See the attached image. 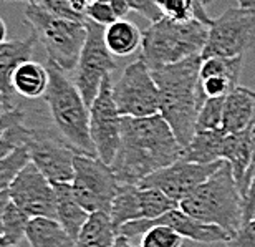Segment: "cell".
<instances>
[{
	"label": "cell",
	"mask_w": 255,
	"mask_h": 247,
	"mask_svg": "<svg viewBox=\"0 0 255 247\" xmlns=\"http://www.w3.org/2000/svg\"><path fill=\"white\" fill-rule=\"evenodd\" d=\"M184 146L161 115L123 116L121 143L111 169L121 184L137 186L149 174L181 159Z\"/></svg>",
	"instance_id": "6da1fadb"
},
{
	"label": "cell",
	"mask_w": 255,
	"mask_h": 247,
	"mask_svg": "<svg viewBox=\"0 0 255 247\" xmlns=\"http://www.w3.org/2000/svg\"><path fill=\"white\" fill-rule=\"evenodd\" d=\"M202 56L196 55L179 63L151 70L159 88V115L164 118L182 146L197 133V116L206 101L201 86Z\"/></svg>",
	"instance_id": "7a4b0ae2"
},
{
	"label": "cell",
	"mask_w": 255,
	"mask_h": 247,
	"mask_svg": "<svg viewBox=\"0 0 255 247\" xmlns=\"http://www.w3.org/2000/svg\"><path fill=\"white\" fill-rule=\"evenodd\" d=\"M179 208L204 224L222 228L234 236L244 224V198L227 161L202 183Z\"/></svg>",
	"instance_id": "3957f363"
},
{
	"label": "cell",
	"mask_w": 255,
	"mask_h": 247,
	"mask_svg": "<svg viewBox=\"0 0 255 247\" xmlns=\"http://www.w3.org/2000/svg\"><path fill=\"white\" fill-rule=\"evenodd\" d=\"M207 37L209 25L201 20H172L162 17L142 30L139 58L151 70L179 63L191 56L201 55Z\"/></svg>",
	"instance_id": "277c9868"
},
{
	"label": "cell",
	"mask_w": 255,
	"mask_h": 247,
	"mask_svg": "<svg viewBox=\"0 0 255 247\" xmlns=\"http://www.w3.org/2000/svg\"><path fill=\"white\" fill-rule=\"evenodd\" d=\"M48 75L50 83L43 98L50 108L60 138H63L78 154L98 158L90 133V106L65 71L50 61Z\"/></svg>",
	"instance_id": "5b68a950"
},
{
	"label": "cell",
	"mask_w": 255,
	"mask_h": 247,
	"mask_svg": "<svg viewBox=\"0 0 255 247\" xmlns=\"http://www.w3.org/2000/svg\"><path fill=\"white\" fill-rule=\"evenodd\" d=\"M25 22L32 27V33L43 45L50 63L65 73L75 71L88 35L86 22L60 18L47 12L40 3L27 5Z\"/></svg>",
	"instance_id": "8992f818"
},
{
	"label": "cell",
	"mask_w": 255,
	"mask_h": 247,
	"mask_svg": "<svg viewBox=\"0 0 255 247\" xmlns=\"http://www.w3.org/2000/svg\"><path fill=\"white\" fill-rule=\"evenodd\" d=\"M255 45V8L231 7L209 25L202 60L212 56L236 58Z\"/></svg>",
	"instance_id": "52a82bcc"
},
{
	"label": "cell",
	"mask_w": 255,
	"mask_h": 247,
	"mask_svg": "<svg viewBox=\"0 0 255 247\" xmlns=\"http://www.w3.org/2000/svg\"><path fill=\"white\" fill-rule=\"evenodd\" d=\"M73 193L88 213H108L118 194L120 181L110 164L100 158L76 154L73 163Z\"/></svg>",
	"instance_id": "ba28073f"
},
{
	"label": "cell",
	"mask_w": 255,
	"mask_h": 247,
	"mask_svg": "<svg viewBox=\"0 0 255 247\" xmlns=\"http://www.w3.org/2000/svg\"><path fill=\"white\" fill-rule=\"evenodd\" d=\"M113 100L121 116L146 118L159 115V88L152 71L141 58L125 68L113 83Z\"/></svg>",
	"instance_id": "9c48e42d"
},
{
	"label": "cell",
	"mask_w": 255,
	"mask_h": 247,
	"mask_svg": "<svg viewBox=\"0 0 255 247\" xmlns=\"http://www.w3.org/2000/svg\"><path fill=\"white\" fill-rule=\"evenodd\" d=\"M105 28L86 20L88 35L75 68V85L88 106L93 105L103 81L116 70V61L105 42Z\"/></svg>",
	"instance_id": "30bf717a"
},
{
	"label": "cell",
	"mask_w": 255,
	"mask_h": 247,
	"mask_svg": "<svg viewBox=\"0 0 255 247\" xmlns=\"http://www.w3.org/2000/svg\"><path fill=\"white\" fill-rule=\"evenodd\" d=\"M121 123L123 116L113 100V80L108 76L90 106V133L98 158L110 166L115 161L121 143Z\"/></svg>",
	"instance_id": "8fae6325"
},
{
	"label": "cell",
	"mask_w": 255,
	"mask_h": 247,
	"mask_svg": "<svg viewBox=\"0 0 255 247\" xmlns=\"http://www.w3.org/2000/svg\"><path fill=\"white\" fill-rule=\"evenodd\" d=\"M25 146L28 148L30 161L52 184L73 181V163L78 153L65 143L63 138L53 136L45 130L30 128Z\"/></svg>",
	"instance_id": "7c38bea8"
},
{
	"label": "cell",
	"mask_w": 255,
	"mask_h": 247,
	"mask_svg": "<svg viewBox=\"0 0 255 247\" xmlns=\"http://www.w3.org/2000/svg\"><path fill=\"white\" fill-rule=\"evenodd\" d=\"M224 164V161L211 163V164H197L177 159L171 166L162 168L159 171L149 174L137 184L139 188H156L167 194L176 203H181L187 196L196 191L202 183H206L214 173Z\"/></svg>",
	"instance_id": "4fadbf2b"
},
{
	"label": "cell",
	"mask_w": 255,
	"mask_h": 247,
	"mask_svg": "<svg viewBox=\"0 0 255 247\" xmlns=\"http://www.w3.org/2000/svg\"><path fill=\"white\" fill-rule=\"evenodd\" d=\"M10 201L30 218L57 219V194L55 186L45 174L30 161L8 188Z\"/></svg>",
	"instance_id": "5bb4252c"
},
{
	"label": "cell",
	"mask_w": 255,
	"mask_h": 247,
	"mask_svg": "<svg viewBox=\"0 0 255 247\" xmlns=\"http://www.w3.org/2000/svg\"><path fill=\"white\" fill-rule=\"evenodd\" d=\"M162 224V226H169L171 229H174L176 233H179L184 239L194 241V243H201V244H216V243H227L232 238L227 231H224L222 228L212 224H204L201 221L191 218L189 214H186L181 208H176L166 213L164 216L157 219H137L126 223L125 226L120 228V236L131 239L136 236H142L151 226Z\"/></svg>",
	"instance_id": "9a60e30c"
},
{
	"label": "cell",
	"mask_w": 255,
	"mask_h": 247,
	"mask_svg": "<svg viewBox=\"0 0 255 247\" xmlns=\"http://www.w3.org/2000/svg\"><path fill=\"white\" fill-rule=\"evenodd\" d=\"M35 33L22 40H7L0 45V91L8 101H12L13 86L12 76L15 70L25 61L32 60L35 48Z\"/></svg>",
	"instance_id": "2e32d148"
},
{
	"label": "cell",
	"mask_w": 255,
	"mask_h": 247,
	"mask_svg": "<svg viewBox=\"0 0 255 247\" xmlns=\"http://www.w3.org/2000/svg\"><path fill=\"white\" fill-rule=\"evenodd\" d=\"M255 116V91L246 86H237L226 96L222 115V131L226 135L247 130Z\"/></svg>",
	"instance_id": "e0dca14e"
},
{
	"label": "cell",
	"mask_w": 255,
	"mask_h": 247,
	"mask_svg": "<svg viewBox=\"0 0 255 247\" xmlns=\"http://www.w3.org/2000/svg\"><path fill=\"white\" fill-rule=\"evenodd\" d=\"M222 159L227 161L232 168V174L237 181V186L244 188V181L252 166V141H251V126L244 131L226 135L222 146Z\"/></svg>",
	"instance_id": "ac0fdd59"
},
{
	"label": "cell",
	"mask_w": 255,
	"mask_h": 247,
	"mask_svg": "<svg viewBox=\"0 0 255 247\" xmlns=\"http://www.w3.org/2000/svg\"><path fill=\"white\" fill-rule=\"evenodd\" d=\"M57 194V221L63 229L76 241L83 226L90 218V213L78 203L71 183L53 184Z\"/></svg>",
	"instance_id": "d6986e66"
},
{
	"label": "cell",
	"mask_w": 255,
	"mask_h": 247,
	"mask_svg": "<svg viewBox=\"0 0 255 247\" xmlns=\"http://www.w3.org/2000/svg\"><path fill=\"white\" fill-rule=\"evenodd\" d=\"M48 83H50L48 66L33 60H28L20 65L12 76L13 91L28 100L45 96L48 90Z\"/></svg>",
	"instance_id": "ffe728a7"
},
{
	"label": "cell",
	"mask_w": 255,
	"mask_h": 247,
	"mask_svg": "<svg viewBox=\"0 0 255 247\" xmlns=\"http://www.w3.org/2000/svg\"><path fill=\"white\" fill-rule=\"evenodd\" d=\"M226 140V133L222 130L197 131L191 143L184 146L182 159L197 164H211L222 159V146Z\"/></svg>",
	"instance_id": "44dd1931"
},
{
	"label": "cell",
	"mask_w": 255,
	"mask_h": 247,
	"mask_svg": "<svg viewBox=\"0 0 255 247\" xmlns=\"http://www.w3.org/2000/svg\"><path fill=\"white\" fill-rule=\"evenodd\" d=\"M30 247H75V239L57 219L32 218L27 228Z\"/></svg>",
	"instance_id": "7402d4cb"
},
{
	"label": "cell",
	"mask_w": 255,
	"mask_h": 247,
	"mask_svg": "<svg viewBox=\"0 0 255 247\" xmlns=\"http://www.w3.org/2000/svg\"><path fill=\"white\" fill-rule=\"evenodd\" d=\"M118 236L108 213H91L75 241V247H113Z\"/></svg>",
	"instance_id": "603a6c76"
},
{
	"label": "cell",
	"mask_w": 255,
	"mask_h": 247,
	"mask_svg": "<svg viewBox=\"0 0 255 247\" xmlns=\"http://www.w3.org/2000/svg\"><path fill=\"white\" fill-rule=\"evenodd\" d=\"M105 42L113 56H128L141 47L142 32L132 22L120 18L105 28Z\"/></svg>",
	"instance_id": "cb8c5ba5"
},
{
	"label": "cell",
	"mask_w": 255,
	"mask_h": 247,
	"mask_svg": "<svg viewBox=\"0 0 255 247\" xmlns=\"http://www.w3.org/2000/svg\"><path fill=\"white\" fill-rule=\"evenodd\" d=\"M110 218L118 233L121 226H125L126 223L142 219L139 186H134V184H120L118 194H116L110 211Z\"/></svg>",
	"instance_id": "d4e9b609"
},
{
	"label": "cell",
	"mask_w": 255,
	"mask_h": 247,
	"mask_svg": "<svg viewBox=\"0 0 255 247\" xmlns=\"http://www.w3.org/2000/svg\"><path fill=\"white\" fill-rule=\"evenodd\" d=\"M162 17L172 20H192L197 18L206 25L212 23V18L207 17L206 5L202 0H157Z\"/></svg>",
	"instance_id": "484cf974"
},
{
	"label": "cell",
	"mask_w": 255,
	"mask_h": 247,
	"mask_svg": "<svg viewBox=\"0 0 255 247\" xmlns=\"http://www.w3.org/2000/svg\"><path fill=\"white\" fill-rule=\"evenodd\" d=\"M30 216L23 213L18 206H15L12 201L7 204L2 219V236L0 241L12 246H17L20 241L27 238V228L30 223Z\"/></svg>",
	"instance_id": "4316f807"
},
{
	"label": "cell",
	"mask_w": 255,
	"mask_h": 247,
	"mask_svg": "<svg viewBox=\"0 0 255 247\" xmlns=\"http://www.w3.org/2000/svg\"><path fill=\"white\" fill-rule=\"evenodd\" d=\"M142 219H157L169 211L179 208V203L156 188H139Z\"/></svg>",
	"instance_id": "83f0119b"
},
{
	"label": "cell",
	"mask_w": 255,
	"mask_h": 247,
	"mask_svg": "<svg viewBox=\"0 0 255 247\" xmlns=\"http://www.w3.org/2000/svg\"><path fill=\"white\" fill-rule=\"evenodd\" d=\"M30 163L28 148L22 145L17 149H13L8 156L0 159V193L8 191L12 183L17 179L20 171Z\"/></svg>",
	"instance_id": "f1b7e54d"
},
{
	"label": "cell",
	"mask_w": 255,
	"mask_h": 247,
	"mask_svg": "<svg viewBox=\"0 0 255 247\" xmlns=\"http://www.w3.org/2000/svg\"><path fill=\"white\" fill-rule=\"evenodd\" d=\"M184 238L169 226L156 224L142 234L139 247H182Z\"/></svg>",
	"instance_id": "f546056e"
},
{
	"label": "cell",
	"mask_w": 255,
	"mask_h": 247,
	"mask_svg": "<svg viewBox=\"0 0 255 247\" xmlns=\"http://www.w3.org/2000/svg\"><path fill=\"white\" fill-rule=\"evenodd\" d=\"M224 101L226 98H207L204 101L197 116V131L222 130Z\"/></svg>",
	"instance_id": "4dcf8cb0"
},
{
	"label": "cell",
	"mask_w": 255,
	"mask_h": 247,
	"mask_svg": "<svg viewBox=\"0 0 255 247\" xmlns=\"http://www.w3.org/2000/svg\"><path fill=\"white\" fill-rule=\"evenodd\" d=\"M28 130H30L28 126L20 123V125L12 126L2 138H0V159L8 156V154L12 153L13 149H17L18 146L25 145L27 136H28Z\"/></svg>",
	"instance_id": "1f68e13d"
},
{
	"label": "cell",
	"mask_w": 255,
	"mask_h": 247,
	"mask_svg": "<svg viewBox=\"0 0 255 247\" xmlns=\"http://www.w3.org/2000/svg\"><path fill=\"white\" fill-rule=\"evenodd\" d=\"M40 5H42L47 12L57 15L60 18L73 20V22H86V20H88L86 15L76 12L70 0H42Z\"/></svg>",
	"instance_id": "d6a6232c"
},
{
	"label": "cell",
	"mask_w": 255,
	"mask_h": 247,
	"mask_svg": "<svg viewBox=\"0 0 255 247\" xmlns=\"http://www.w3.org/2000/svg\"><path fill=\"white\" fill-rule=\"evenodd\" d=\"M86 18L98 25H103V27H108V25L115 23L116 20H120L116 17L113 7L106 2H101V0H95L90 5V8L86 10Z\"/></svg>",
	"instance_id": "836d02e7"
},
{
	"label": "cell",
	"mask_w": 255,
	"mask_h": 247,
	"mask_svg": "<svg viewBox=\"0 0 255 247\" xmlns=\"http://www.w3.org/2000/svg\"><path fill=\"white\" fill-rule=\"evenodd\" d=\"M226 247H255V219L242 224V228L226 243Z\"/></svg>",
	"instance_id": "e575fe53"
},
{
	"label": "cell",
	"mask_w": 255,
	"mask_h": 247,
	"mask_svg": "<svg viewBox=\"0 0 255 247\" xmlns=\"http://www.w3.org/2000/svg\"><path fill=\"white\" fill-rule=\"evenodd\" d=\"M244 224L255 219V168L247 179L246 193H244Z\"/></svg>",
	"instance_id": "d590c367"
},
{
	"label": "cell",
	"mask_w": 255,
	"mask_h": 247,
	"mask_svg": "<svg viewBox=\"0 0 255 247\" xmlns=\"http://www.w3.org/2000/svg\"><path fill=\"white\" fill-rule=\"evenodd\" d=\"M132 10L139 12L142 17H146L149 22H157L162 18V13L157 7V0H128Z\"/></svg>",
	"instance_id": "8d00e7d4"
},
{
	"label": "cell",
	"mask_w": 255,
	"mask_h": 247,
	"mask_svg": "<svg viewBox=\"0 0 255 247\" xmlns=\"http://www.w3.org/2000/svg\"><path fill=\"white\" fill-rule=\"evenodd\" d=\"M23 120H25V115L20 108H12L8 113H5V115L0 118V138H2L12 126L23 123Z\"/></svg>",
	"instance_id": "74e56055"
},
{
	"label": "cell",
	"mask_w": 255,
	"mask_h": 247,
	"mask_svg": "<svg viewBox=\"0 0 255 247\" xmlns=\"http://www.w3.org/2000/svg\"><path fill=\"white\" fill-rule=\"evenodd\" d=\"M101 2L110 3L111 7H113L115 13H116V17H118V18H125L126 15L132 10L128 0H101Z\"/></svg>",
	"instance_id": "f35d334b"
},
{
	"label": "cell",
	"mask_w": 255,
	"mask_h": 247,
	"mask_svg": "<svg viewBox=\"0 0 255 247\" xmlns=\"http://www.w3.org/2000/svg\"><path fill=\"white\" fill-rule=\"evenodd\" d=\"M71 5H73V8L76 10V12L83 13L86 15V10L90 8V5L95 2V0H70Z\"/></svg>",
	"instance_id": "ab89813d"
},
{
	"label": "cell",
	"mask_w": 255,
	"mask_h": 247,
	"mask_svg": "<svg viewBox=\"0 0 255 247\" xmlns=\"http://www.w3.org/2000/svg\"><path fill=\"white\" fill-rule=\"evenodd\" d=\"M8 203H10L8 191L0 193V236H2V219H3V213H5V208H7Z\"/></svg>",
	"instance_id": "60d3db41"
},
{
	"label": "cell",
	"mask_w": 255,
	"mask_h": 247,
	"mask_svg": "<svg viewBox=\"0 0 255 247\" xmlns=\"http://www.w3.org/2000/svg\"><path fill=\"white\" fill-rule=\"evenodd\" d=\"M12 101H8L7 98L3 96V93L0 91V118H2L5 113H8L10 110H12Z\"/></svg>",
	"instance_id": "b9f144b4"
},
{
	"label": "cell",
	"mask_w": 255,
	"mask_h": 247,
	"mask_svg": "<svg viewBox=\"0 0 255 247\" xmlns=\"http://www.w3.org/2000/svg\"><path fill=\"white\" fill-rule=\"evenodd\" d=\"M113 247H132V246H131L129 239H128V238H125V236H118L116 241H115Z\"/></svg>",
	"instance_id": "7bdbcfd3"
},
{
	"label": "cell",
	"mask_w": 255,
	"mask_h": 247,
	"mask_svg": "<svg viewBox=\"0 0 255 247\" xmlns=\"http://www.w3.org/2000/svg\"><path fill=\"white\" fill-rule=\"evenodd\" d=\"M7 25H5V22L2 18H0V45H2L3 42H7Z\"/></svg>",
	"instance_id": "ee69618b"
},
{
	"label": "cell",
	"mask_w": 255,
	"mask_h": 247,
	"mask_svg": "<svg viewBox=\"0 0 255 247\" xmlns=\"http://www.w3.org/2000/svg\"><path fill=\"white\" fill-rule=\"evenodd\" d=\"M237 7H244V8H255V0H236Z\"/></svg>",
	"instance_id": "f6af8a7d"
},
{
	"label": "cell",
	"mask_w": 255,
	"mask_h": 247,
	"mask_svg": "<svg viewBox=\"0 0 255 247\" xmlns=\"http://www.w3.org/2000/svg\"><path fill=\"white\" fill-rule=\"evenodd\" d=\"M5 2H25V3L32 5V3H40L42 0H5Z\"/></svg>",
	"instance_id": "bcb514c9"
},
{
	"label": "cell",
	"mask_w": 255,
	"mask_h": 247,
	"mask_svg": "<svg viewBox=\"0 0 255 247\" xmlns=\"http://www.w3.org/2000/svg\"><path fill=\"white\" fill-rule=\"evenodd\" d=\"M0 247H17V246H12V244H7L3 241H0Z\"/></svg>",
	"instance_id": "7dc6e473"
},
{
	"label": "cell",
	"mask_w": 255,
	"mask_h": 247,
	"mask_svg": "<svg viewBox=\"0 0 255 247\" xmlns=\"http://www.w3.org/2000/svg\"><path fill=\"white\" fill-rule=\"evenodd\" d=\"M202 2H204V5H209V3H212L214 0H202Z\"/></svg>",
	"instance_id": "c3c4849f"
}]
</instances>
